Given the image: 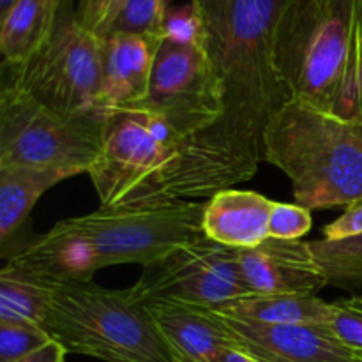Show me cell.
<instances>
[{
    "mask_svg": "<svg viewBox=\"0 0 362 362\" xmlns=\"http://www.w3.org/2000/svg\"><path fill=\"white\" fill-rule=\"evenodd\" d=\"M202 18L204 49L219 81L223 115L186 140L175 198H209L246 182L264 161V134L292 99L274 60L285 0H191Z\"/></svg>",
    "mask_w": 362,
    "mask_h": 362,
    "instance_id": "obj_1",
    "label": "cell"
},
{
    "mask_svg": "<svg viewBox=\"0 0 362 362\" xmlns=\"http://www.w3.org/2000/svg\"><path fill=\"white\" fill-rule=\"evenodd\" d=\"M207 200H161L101 205L62 219L9 257L2 271L46 286L92 281L101 269L158 260L180 244L204 237Z\"/></svg>",
    "mask_w": 362,
    "mask_h": 362,
    "instance_id": "obj_2",
    "label": "cell"
},
{
    "mask_svg": "<svg viewBox=\"0 0 362 362\" xmlns=\"http://www.w3.org/2000/svg\"><path fill=\"white\" fill-rule=\"evenodd\" d=\"M274 60L292 99L362 126V0H285Z\"/></svg>",
    "mask_w": 362,
    "mask_h": 362,
    "instance_id": "obj_3",
    "label": "cell"
},
{
    "mask_svg": "<svg viewBox=\"0 0 362 362\" xmlns=\"http://www.w3.org/2000/svg\"><path fill=\"white\" fill-rule=\"evenodd\" d=\"M264 161L292 180L296 204L308 211L362 198V126L290 99L269 122Z\"/></svg>",
    "mask_w": 362,
    "mask_h": 362,
    "instance_id": "obj_4",
    "label": "cell"
},
{
    "mask_svg": "<svg viewBox=\"0 0 362 362\" xmlns=\"http://www.w3.org/2000/svg\"><path fill=\"white\" fill-rule=\"evenodd\" d=\"M42 329L67 354L105 362H179L151 313L131 290H110L94 281L49 286Z\"/></svg>",
    "mask_w": 362,
    "mask_h": 362,
    "instance_id": "obj_5",
    "label": "cell"
},
{
    "mask_svg": "<svg viewBox=\"0 0 362 362\" xmlns=\"http://www.w3.org/2000/svg\"><path fill=\"white\" fill-rule=\"evenodd\" d=\"M186 136L145 110H108L103 144L88 170L101 205L179 200L177 179Z\"/></svg>",
    "mask_w": 362,
    "mask_h": 362,
    "instance_id": "obj_6",
    "label": "cell"
},
{
    "mask_svg": "<svg viewBox=\"0 0 362 362\" xmlns=\"http://www.w3.org/2000/svg\"><path fill=\"white\" fill-rule=\"evenodd\" d=\"M105 117L64 115L16 85L0 90V168L23 166L62 177L88 173L101 152Z\"/></svg>",
    "mask_w": 362,
    "mask_h": 362,
    "instance_id": "obj_7",
    "label": "cell"
},
{
    "mask_svg": "<svg viewBox=\"0 0 362 362\" xmlns=\"http://www.w3.org/2000/svg\"><path fill=\"white\" fill-rule=\"evenodd\" d=\"M2 81L64 115H106L101 108L103 39L81 27L73 7L62 11L37 55L21 66L2 64Z\"/></svg>",
    "mask_w": 362,
    "mask_h": 362,
    "instance_id": "obj_8",
    "label": "cell"
},
{
    "mask_svg": "<svg viewBox=\"0 0 362 362\" xmlns=\"http://www.w3.org/2000/svg\"><path fill=\"white\" fill-rule=\"evenodd\" d=\"M129 290L138 303L161 300L209 310L251 296L235 247L205 235L144 265L141 276Z\"/></svg>",
    "mask_w": 362,
    "mask_h": 362,
    "instance_id": "obj_9",
    "label": "cell"
},
{
    "mask_svg": "<svg viewBox=\"0 0 362 362\" xmlns=\"http://www.w3.org/2000/svg\"><path fill=\"white\" fill-rule=\"evenodd\" d=\"M127 110L163 117L187 140L211 129L223 115V99L205 49L163 39L147 98Z\"/></svg>",
    "mask_w": 362,
    "mask_h": 362,
    "instance_id": "obj_10",
    "label": "cell"
},
{
    "mask_svg": "<svg viewBox=\"0 0 362 362\" xmlns=\"http://www.w3.org/2000/svg\"><path fill=\"white\" fill-rule=\"evenodd\" d=\"M214 313L232 345L258 362H362L325 324L274 325Z\"/></svg>",
    "mask_w": 362,
    "mask_h": 362,
    "instance_id": "obj_11",
    "label": "cell"
},
{
    "mask_svg": "<svg viewBox=\"0 0 362 362\" xmlns=\"http://www.w3.org/2000/svg\"><path fill=\"white\" fill-rule=\"evenodd\" d=\"M246 286L257 296H317L327 279L318 267L311 244L269 237L255 247L237 250Z\"/></svg>",
    "mask_w": 362,
    "mask_h": 362,
    "instance_id": "obj_12",
    "label": "cell"
},
{
    "mask_svg": "<svg viewBox=\"0 0 362 362\" xmlns=\"http://www.w3.org/2000/svg\"><path fill=\"white\" fill-rule=\"evenodd\" d=\"M161 41L136 34L103 37L101 108L105 112L129 108L147 98Z\"/></svg>",
    "mask_w": 362,
    "mask_h": 362,
    "instance_id": "obj_13",
    "label": "cell"
},
{
    "mask_svg": "<svg viewBox=\"0 0 362 362\" xmlns=\"http://www.w3.org/2000/svg\"><path fill=\"white\" fill-rule=\"evenodd\" d=\"M179 362H216L232 341L218 315L209 308L151 300L141 303Z\"/></svg>",
    "mask_w": 362,
    "mask_h": 362,
    "instance_id": "obj_14",
    "label": "cell"
},
{
    "mask_svg": "<svg viewBox=\"0 0 362 362\" xmlns=\"http://www.w3.org/2000/svg\"><path fill=\"white\" fill-rule=\"evenodd\" d=\"M274 202L255 191L223 189L207 200L204 233L228 247H255L269 239Z\"/></svg>",
    "mask_w": 362,
    "mask_h": 362,
    "instance_id": "obj_15",
    "label": "cell"
},
{
    "mask_svg": "<svg viewBox=\"0 0 362 362\" xmlns=\"http://www.w3.org/2000/svg\"><path fill=\"white\" fill-rule=\"evenodd\" d=\"M66 7H73V4L66 0H16L0 16V52L4 64L21 66L37 55L52 39Z\"/></svg>",
    "mask_w": 362,
    "mask_h": 362,
    "instance_id": "obj_16",
    "label": "cell"
},
{
    "mask_svg": "<svg viewBox=\"0 0 362 362\" xmlns=\"http://www.w3.org/2000/svg\"><path fill=\"white\" fill-rule=\"evenodd\" d=\"M62 177L23 166L0 168V243L6 255L11 240L20 233L39 198L62 182Z\"/></svg>",
    "mask_w": 362,
    "mask_h": 362,
    "instance_id": "obj_17",
    "label": "cell"
},
{
    "mask_svg": "<svg viewBox=\"0 0 362 362\" xmlns=\"http://www.w3.org/2000/svg\"><path fill=\"white\" fill-rule=\"evenodd\" d=\"M218 313L240 320L260 324H327L331 317V303L317 296H251L230 300L218 308Z\"/></svg>",
    "mask_w": 362,
    "mask_h": 362,
    "instance_id": "obj_18",
    "label": "cell"
},
{
    "mask_svg": "<svg viewBox=\"0 0 362 362\" xmlns=\"http://www.w3.org/2000/svg\"><path fill=\"white\" fill-rule=\"evenodd\" d=\"M52 288L34 279L0 271V322L42 325Z\"/></svg>",
    "mask_w": 362,
    "mask_h": 362,
    "instance_id": "obj_19",
    "label": "cell"
},
{
    "mask_svg": "<svg viewBox=\"0 0 362 362\" xmlns=\"http://www.w3.org/2000/svg\"><path fill=\"white\" fill-rule=\"evenodd\" d=\"M311 251L329 286L356 292L362 288V235L341 240H313Z\"/></svg>",
    "mask_w": 362,
    "mask_h": 362,
    "instance_id": "obj_20",
    "label": "cell"
},
{
    "mask_svg": "<svg viewBox=\"0 0 362 362\" xmlns=\"http://www.w3.org/2000/svg\"><path fill=\"white\" fill-rule=\"evenodd\" d=\"M166 0H127L115 23L110 28V34H136L151 35L163 39L165 25Z\"/></svg>",
    "mask_w": 362,
    "mask_h": 362,
    "instance_id": "obj_21",
    "label": "cell"
},
{
    "mask_svg": "<svg viewBox=\"0 0 362 362\" xmlns=\"http://www.w3.org/2000/svg\"><path fill=\"white\" fill-rule=\"evenodd\" d=\"M52 341V336L37 324L0 322V362H16Z\"/></svg>",
    "mask_w": 362,
    "mask_h": 362,
    "instance_id": "obj_22",
    "label": "cell"
},
{
    "mask_svg": "<svg viewBox=\"0 0 362 362\" xmlns=\"http://www.w3.org/2000/svg\"><path fill=\"white\" fill-rule=\"evenodd\" d=\"M325 325L346 349L362 356V296L331 303V317Z\"/></svg>",
    "mask_w": 362,
    "mask_h": 362,
    "instance_id": "obj_23",
    "label": "cell"
},
{
    "mask_svg": "<svg viewBox=\"0 0 362 362\" xmlns=\"http://www.w3.org/2000/svg\"><path fill=\"white\" fill-rule=\"evenodd\" d=\"M163 39L177 45L202 46L204 48V28L202 18L193 2L168 9L163 25Z\"/></svg>",
    "mask_w": 362,
    "mask_h": 362,
    "instance_id": "obj_24",
    "label": "cell"
},
{
    "mask_svg": "<svg viewBox=\"0 0 362 362\" xmlns=\"http://www.w3.org/2000/svg\"><path fill=\"white\" fill-rule=\"evenodd\" d=\"M311 226H313V218L306 207L299 204L274 202V209L269 219V237L296 240L306 235Z\"/></svg>",
    "mask_w": 362,
    "mask_h": 362,
    "instance_id": "obj_25",
    "label": "cell"
},
{
    "mask_svg": "<svg viewBox=\"0 0 362 362\" xmlns=\"http://www.w3.org/2000/svg\"><path fill=\"white\" fill-rule=\"evenodd\" d=\"M127 0H78L76 20L98 37H106Z\"/></svg>",
    "mask_w": 362,
    "mask_h": 362,
    "instance_id": "obj_26",
    "label": "cell"
},
{
    "mask_svg": "<svg viewBox=\"0 0 362 362\" xmlns=\"http://www.w3.org/2000/svg\"><path fill=\"white\" fill-rule=\"evenodd\" d=\"M362 235V198L346 205L345 212L324 228L325 240H341Z\"/></svg>",
    "mask_w": 362,
    "mask_h": 362,
    "instance_id": "obj_27",
    "label": "cell"
},
{
    "mask_svg": "<svg viewBox=\"0 0 362 362\" xmlns=\"http://www.w3.org/2000/svg\"><path fill=\"white\" fill-rule=\"evenodd\" d=\"M67 356V350L60 345L59 341L52 339L48 345H45L42 349L35 350L30 356L23 357V359L16 362H64Z\"/></svg>",
    "mask_w": 362,
    "mask_h": 362,
    "instance_id": "obj_28",
    "label": "cell"
},
{
    "mask_svg": "<svg viewBox=\"0 0 362 362\" xmlns=\"http://www.w3.org/2000/svg\"><path fill=\"white\" fill-rule=\"evenodd\" d=\"M216 362H258V361H255L253 357L247 356V354L243 352V350L235 349V346H230V349H226L225 352L219 356V359Z\"/></svg>",
    "mask_w": 362,
    "mask_h": 362,
    "instance_id": "obj_29",
    "label": "cell"
},
{
    "mask_svg": "<svg viewBox=\"0 0 362 362\" xmlns=\"http://www.w3.org/2000/svg\"><path fill=\"white\" fill-rule=\"evenodd\" d=\"M14 2H16V0H0V16H4V14L11 9V6H13ZM66 2L73 4V0H66Z\"/></svg>",
    "mask_w": 362,
    "mask_h": 362,
    "instance_id": "obj_30",
    "label": "cell"
}]
</instances>
